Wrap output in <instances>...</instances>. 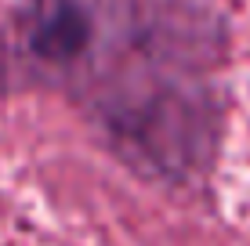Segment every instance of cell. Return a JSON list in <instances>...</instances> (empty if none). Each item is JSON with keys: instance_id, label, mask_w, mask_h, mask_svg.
I'll return each instance as SVG.
<instances>
[{"instance_id": "cell-1", "label": "cell", "mask_w": 250, "mask_h": 246, "mask_svg": "<svg viewBox=\"0 0 250 246\" xmlns=\"http://www.w3.org/2000/svg\"><path fill=\"white\" fill-rule=\"evenodd\" d=\"M225 0H11L0 101L55 98L131 177L210 199L232 123Z\"/></svg>"}]
</instances>
